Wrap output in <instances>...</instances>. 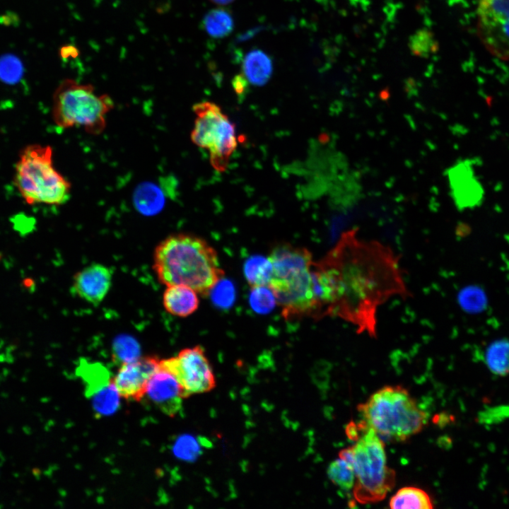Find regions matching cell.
<instances>
[{"label":"cell","instance_id":"28","mask_svg":"<svg viewBox=\"0 0 509 509\" xmlns=\"http://www.w3.org/2000/svg\"><path fill=\"white\" fill-rule=\"evenodd\" d=\"M212 293L213 302L221 307H226L232 304L234 300L235 292L233 284L228 281H219L213 288Z\"/></svg>","mask_w":509,"mask_h":509},{"label":"cell","instance_id":"14","mask_svg":"<svg viewBox=\"0 0 509 509\" xmlns=\"http://www.w3.org/2000/svg\"><path fill=\"white\" fill-rule=\"evenodd\" d=\"M112 271L106 266L94 263L78 272L73 279V293L85 301L97 305L107 296L112 284Z\"/></svg>","mask_w":509,"mask_h":509},{"label":"cell","instance_id":"21","mask_svg":"<svg viewBox=\"0 0 509 509\" xmlns=\"http://www.w3.org/2000/svg\"><path fill=\"white\" fill-rule=\"evenodd\" d=\"M457 300L462 309L470 314L484 311L488 305L486 292L476 285H470L461 289L457 295Z\"/></svg>","mask_w":509,"mask_h":509},{"label":"cell","instance_id":"5","mask_svg":"<svg viewBox=\"0 0 509 509\" xmlns=\"http://www.w3.org/2000/svg\"><path fill=\"white\" fill-rule=\"evenodd\" d=\"M13 183L29 205H61L71 194V183L54 168L53 149L48 145L33 144L22 148Z\"/></svg>","mask_w":509,"mask_h":509},{"label":"cell","instance_id":"1","mask_svg":"<svg viewBox=\"0 0 509 509\" xmlns=\"http://www.w3.org/2000/svg\"><path fill=\"white\" fill-rule=\"evenodd\" d=\"M322 260L337 280L332 316L351 323L358 333L375 337L379 306L392 296L410 295L396 255L379 242L360 238L358 229L344 232Z\"/></svg>","mask_w":509,"mask_h":509},{"label":"cell","instance_id":"17","mask_svg":"<svg viewBox=\"0 0 509 509\" xmlns=\"http://www.w3.org/2000/svg\"><path fill=\"white\" fill-rule=\"evenodd\" d=\"M389 506L392 509H432L434 508L433 501L430 495L424 490L414 486H405L399 489L391 497Z\"/></svg>","mask_w":509,"mask_h":509},{"label":"cell","instance_id":"22","mask_svg":"<svg viewBox=\"0 0 509 509\" xmlns=\"http://www.w3.org/2000/svg\"><path fill=\"white\" fill-rule=\"evenodd\" d=\"M233 25L232 17L226 11L221 8L211 11L204 19L206 31L215 37H222L229 34Z\"/></svg>","mask_w":509,"mask_h":509},{"label":"cell","instance_id":"9","mask_svg":"<svg viewBox=\"0 0 509 509\" xmlns=\"http://www.w3.org/2000/svg\"><path fill=\"white\" fill-rule=\"evenodd\" d=\"M160 364L175 375L185 398L208 392L216 387L212 367L199 345L182 349L177 356L160 360Z\"/></svg>","mask_w":509,"mask_h":509},{"label":"cell","instance_id":"24","mask_svg":"<svg viewBox=\"0 0 509 509\" xmlns=\"http://www.w3.org/2000/svg\"><path fill=\"white\" fill-rule=\"evenodd\" d=\"M327 475L334 484L344 490H349L353 487L355 474L353 467L341 458L329 464Z\"/></svg>","mask_w":509,"mask_h":509},{"label":"cell","instance_id":"13","mask_svg":"<svg viewBox=\"0 0 509 509\" xmlns=\"http://www.w3.org/2000/svg\"><path fill=\"white\" fill-rule=\"evenodd\" d=\"M145 397L170 417L181 411L182 400L185 399L175 375L160 364L148 383Z\"/></svg>","mask_w":509,"mask_h":509},{"label":"cell","instance_id":"11","mask_svg":"<svg viewBox=\"0 0 509 509\" xmlns=\"http://www.w3.org/2000/svg\"><path fill=\"white\" fill-rule=\"evenodd\" d=\"M160 361L147 356L121 364L112 378L119 396L127 400H142L151 378L160 367Z\"/></svg>","mask_w":509,"mask_h":509},{"label":"cell","instance_id":"26","mask_svg":"<svg viewBox=\"0 0 509 509\" xmlns=\"http://www.w3.org/2000/svg\"><path fill=\"white\" fill-rule=\"evenodd\" d=\"M114 356L120 365L137 358L139 356V346L130 337H122L119 338L114 344Z\"/></svg>","mask_w":509,"mask_h":509},{"label":"cell","instance_id":"12","mask_svg":"<svg viewBox=\"0 0 509 509\" xmlns=\"http://www.w3.org/2000/svg\"><path fill=\"white\" fill-rule=\"evenodd\" d=\"M471 160L459 161L447 170V177L453 201L459 210L480 206L484 190L475 176Z\"/></svg>","mask_w":509,"mask_h":509},{"label":"cell","instance_id":"7","mask_svg":"<svg viewBox=\"0 0 509 509\" xmlns=\"http://www.w3.org/2000/svg\"><path fill=\"white\" fill-rule=\"evenodd\" d=\"M356 441L351 446L353 497L361 504L379 502L396 481L394 470L387 465L384 441L366 424Z\"/></svg>","mask_w":509,"mask_h":509},{"label":"cell","instance_id":"20","mask_svg":"<svg viewBox=\"0 0 509 509\" xmlns=\"http://www.w3.org/2000/svg\"><path fill=\"white\" fill-rule=\"evenodd\" d=\"M92 404L95 413L102 416L115 412L119 405L121 397L111 381L90 395Z\"/></svg>","mask_w":509,"mask_h":509},{"label":"cell","instance_id":"8","mask_svg":"<svg viewBox=\"0 0 509 509\" xmlns=\"http://www.w3.org/2000/svg\"><path fill=\"white\" fill-rule=\"evenodd\" d=\"M196 115L191 133L192 141L209 151L215 170L222 172L238 146L235 127L216 104L204 101L193 106Z\"/></svg>","mask_w":509,"mask_h":509},{"label":"cell","instance_id":"30","mask_svg":"<svg viewBox=\"0 0 509 509\" xmlns=\"http://www.w3.org/2000/svg\"><path fill=\"white\" fill-rule=\"evenodd\" d=\"M211 1L221 5H225L230 3L233 0H210Z\"/></svg>","mask_w":509,"mask_h":509},{"label":"cell","instance_id":"23","mask_svg":"<svg viewBox=\"0 0 509 509\" xmlns=\"http://www.w3.org/2000/svg\"><path fill=\"white\" fill-rule=\"evenodd\" d=\"M409 47L414 56L428 57L438 50L439 45L429 30L420 29L411 36Z\"/></svg>","mask_w":509,"mask_h":509},{"label":"cell","instance_id":"6","mask_svg":"<svg viewBox=\"0 0 509 509\" xmlns=\"http://www.w3.org/2000/svg\"><path fill=\"white\" fill-rule=\"evenodd\" d=\"M113 108L110 95L98 94L91 84L66 78L53 94L52 117L59 127H81L89 134L98 135L105 130L107 114Z\"/></svg>","mask_w":509,"mask_h":509},{"label":"cell","instance_id":"4","mask_svg":"<svg viewBox=\"0 0 509 509\" xmlns=\"http://www.w3.org/2000/svg\"><path fill=\"white\" fill-rule=\"evenodd\" d=\"M357 409L383 441H405L420 433L428 422L427 414L402 385L382 387Z\"/></svg>","mask_w":509,"mask_h":509},{"label":"cell","instance_id":"27","mask_svg":"<svg viewBox=\"0 0 509 509\" xmlns=\"http://www.w3.org/2000/svg\"><path fill=\"white\" fill-rule=\"evenodd\" d=\"M174 452L181 459L194 460L201 454V448L197 439L190 435H184L177 440Z\"/></svg>","mask_w":509,"mask_h":509},{"label":"cell","instance_id":"25","mask_svg":"<svg viewBox=\"0 0 509 509\" xmlns=\"http://www.w3.org/2000/svg\"><path fill=\"white\" fill-rule=\"evenodd\" d=\"M250 303L255 312L267 313L274 308L276 300L269 286H260L252 287Z\"/></svg>","mask_w":509,"mask_h":509},{"label":"cell","instance_id":"2","mask_svg":"<svg viewBox=\"0 0 509 509\" xmlns=\"http://www.w3.org/2000/svg\"><path fill=\"white\" fill-rule=\"evenodd\" d=\"M153 268L167 286L185 285L202 296L209 294L225 274L216 250L198 236L176 233L156 247Z\"/></svg>","mask_w":509,"mask_h":509},{"label":"cell","instance_id":"10","mask_svg":"<svg viewBox=\"0 0 509 509\" xmlns=\"http://www.w3.org/2000/svg\"><path fill=\"white\" fill-rule=\"evenodd\" d=\"M477 35L494 57L509 60V0H479Z\"/></svg>","mask_w":509,"mask_h":509},{"label":"cell","instance_id":"3","mask_svg":"<svg viewBox=\"0 0 509 509\" xmlns=\"http://www.w3.org/2000/svg\"><path fill=\"white\" fill-rule=\"evenodd\" d=\"M272 272L268 283L282 315L288 320L296 317H322L315 285L314 261L305 247L286 243L275 247L269 255Z\"/></svg>","mask_w":509,"mask_h":509},{"label":"cell","instance_id":"15","mask_svg":"<svg viewBox=\"0 0 509 509\" xmlns=\"http://www.w3.org/2000/svg\"><path fill=\"white\" fill-rule=\"evenodd\" d=\"M163 305L170 314L186 317L193 314L199 308L197 292L185 285L167 286L163 295Z\"/></svg>","mask_w":509,"mask_h":509},{"label":"cell","instance_id":"18","mask_svg":"<svg viewBox=\"0 0 509 509\" xmlns=\"http://www.w3.org/2000/svg\"><path fill=\"white\" fill-rule=\"evenodd\" d=\"M485 363L488 370L499 376L509 374V339L493 341L485 351Z\"/></svg>","mask_w":509,"mask_h":509},{"label":"cell","instance_id":"19","mask_svg":"<svg viewBox=\"0 0 509 509\" xmlns=\"http://www.w3.org/2000/svg\"><path fill=\"white\" fill-rule=\"evenodd\" d=\"M272 272L269 257L255 255L250 257L244 265V274L252 287L268 286Z\"/></svg>","mask_w":509,"mask_h":509},{"label":"cell","instance_id":"29","mask_svg":"<svg viewBox=\"0 0 509 509\" xmlns=\"http://www.w3.org/2000/svg\"><path fill=\"white\" fill-rule=\"evenodd\" d=\"M19 23V18L13 12H6L0 16V24L6 26L17 25Z\"/></svg>","mask_w":509,"mask_h":509},{"label":"cell","instance_id":"16","mask_svg":"<svg viewBox=\"0 0 509 509\" xmlns=\"http://www.w3.org/2000/svg\"><path fill=\"white\" fill-rule=\"evenodd\" d=\"M245 78L252 85L262 86L270 78L272 64L269 57L260 50L249 52L242 63Z\"/></svg>","mask_w":509,"mask_h":509}]
</instances>
